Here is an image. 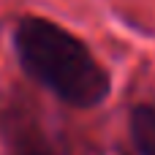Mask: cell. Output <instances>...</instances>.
Masks as SVG:
<instances>
[{
	"label": "cell",
	"mask_w": 155,
	"mask_h": 155,
	"mask_svg": "<svg viewBox=\"0 0 155 155\" xmlns=\"http://www.w3.org/2000/svg\"><path fill=\"white\" fill-rule=\"evenodd\" d=\"M14 155H65L52 139H46L44 134H27L19 139Z\"/></svg>",
	"instance_id": "cell-3"
},
{
	"label": "cell",
	"mask_w": 155,
	"mask_h": 155,
	"mask_svg": "<svg viewBox=\"0 0 155 155\" xmlns=\"http://www.w3.org/2000/svg\"><path fill=\"white\" fill-rule=\"evenodd\" d=\"M22 71L71 109H95L112 95V74L93 49L46 16H22L14 27Z\"/></svg>",
	"instance_id": "cell-1"
},
{
	"label": "cell",
	"mask_w": 155,
	"mask_h": 155,
	"mask_svg": "<svg viewBox=\"0 0 155 155\" xmlns=\"http://www.w3.org/2000/svg\"><path fill=\"white\" fill-rule=\"evenodd\" d=\"M128 134L136 155H155V104H136L128 112Z\"/></svg>",
	"instance_id": "cell-2"
}]
</instances>
